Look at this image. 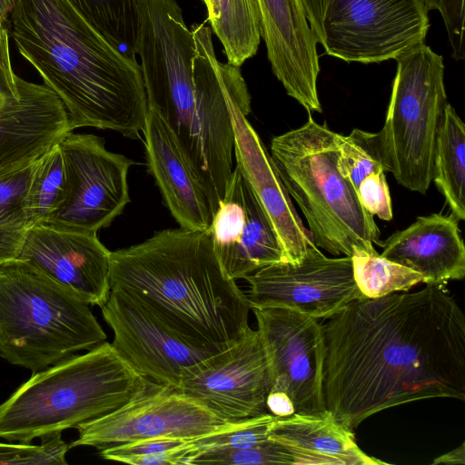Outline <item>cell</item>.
Wrapping results in <instances>:
<instances>
[{"mask_svg":"<svg viewBox=\"0 0 465 465\" xmlns=\"http://www.w3.org/2000/svg\"><path fill=\"white\" fill-rule=\"evenodd\" d=\"M202 1H203V2H204L205 0H202Z\"/></svg>","mask_w":465,"mask_h":465,"instance_id":"obj_41","label":"cell"},{"mask_svg":"<svg viewBox=\"0 0 465 465\" xmlns=\"http://www.w3.org/2000/svg\"><path fill=\"white\" fill-rule=\"evenodd\" d=\"M340 134L309 114L301 127L272 138L271 156L288 194L305 216L313 243L332 255L381 246L373 216L338 169Z\"/></svg>","mask_w":465,"mask_h":465,"instance_id":"obj_5","label":"cell"},{"mask_svg":"<svg viewBox=\"0 0 465 465\" xmlns=\"http://www.w3.org/2000/svg\"><path fill=\"white\" fill-rule=\"evenodd\" d=\"M274 419L275 416L266 413L232 422L223 430L190 440L198 453L209 450L252 447L269 440L270 426Z\"/></svg>","mask_w":465,"mask_h":465,"instance_id":"obj_30","label":"cell"},{"mask_svg":"<svg viewBox=\"0 0 465 465\" xmlns=\"http://www.w3.org/2000/svg\"><path fill=\"white\" fill-rule=\"evenodd\" d=\"M16 259L89 305L101 307L109 296L111 252L96 232L35 223L25 231Z\"/></svg>","mask_w":465,"mask_h":465,"instance_id":"obj_17","label":"cell"},{"mask_svg":"<svg viewBox=\"0 0 465 465\" xmlns=\"http://www.w3.org/2000/svg\"><path fill=\"white\" fill-rule=\"evenodd\" d=\"M109 282L200 350L221 352L250 327L247 295L225 272L207 230L166 229L111 252Z\"/></svg>","mask_w":465,"mask_h":465,"instance_id":"obj_3","label":"cell"},{"mask_svg":"<svg viewBox=\"0 0 465 465\" xmlns=\"http://www.w3.org/2000/svg\"><path fill=\"white\" fill-rule=\"evenodd\" d=\"M177 389L150 381L146 391L120 409L79 424L69 448L98 450L137 440L171 437L193 440L230 426Z\"/></svg>","mask_w":465,"mask_h":465,"instance_id":"obj_13","label":"cell"},{"mask_svg":"<svg viewBox=\"0 0 465 465\" xmlns=\"http://www.w3.org/2000/svg\"><path fill=\"white\" fill-rule=\"evenodd\" d=\"M357 194L361 205L372 216L384 221L392 219L391 199L384 171L365 177L358 186Z\"/></svg>","mask_w":465,"mask_h":465,"instance_id":"obj_35","label":"cell"},{"mask_svg":"<svg viewBox=\"0 0 465 465\" xmlns=\"http://www.w3.org/2000/svg\"><path fill=\"white\" fill-rule=\"evenodd\" d=\"M293 465V458L279 442L272 440L244 449L209 450L199 452L191 465Z\"/></svg>","mask_w":465,"mask_h":465,"instance_id":"obj_31","label":"cell"},{"mask_svg":"<svg viewBox=\"0 0 465 465\" xmlns=\"http://www.w3.org/2000/svg\"><path fill=\"white\" fill-rule=\"evenodd\" d=\"M27 229L0 226V263L15 259Z\"/></svg>","mask_w":465,"mask_h":465,"instance_id":"obj_37","label":"cell"},{"mask_svg":"<svg viewBox=\"0 0 465 465\" xmlns=\"http://www.w3.org/2000/svg\"><path fill=\"white\" fill-rule=\"evenodd\" d=\"M452 214L419 216L382 243L381 256L421 274L426 284L446 285L465 276V247Z\"/></svg>","mask_w":465,"mask_h":465,"instance_id":"obj_22","label":"cell"},{"mask_svg":"<svg viewBox=\"0 0 465 465\" xmlns=\"http://www.w3.org/2000/svg\"><path fill=\"white\" fill-rule=\"evenodd\" d=\"M101 310L114 332L113 346L153 382L177 389L196 366L216 354L192 346L121 291L110 290Z\"/></svg>","mask_w":465,"mask_h":465,"instance_id":"obj_16","label":"cell"},{"mask_svg":"<svg viewBox=\"0 0 465 465\" xmlns=\"http://www.w3.org/2000/svg\"><path fill=\"white\" fill-rule=\"evenodd\" d=\"M65 190L66 174L58 143L35 163L26 199L31 226L46 223L55 213L64 199Z\"/></svg>","mask_w":465,"mask_h":465,"instance_id":"obj_28","label":"cell"},{"mask_svg":"<svg viewBox=\"0 0 465 465\" xmlns=\"http://www.w3.org/2000/svg\"><path fill=\"white\" fill-rule=\"evenodd\" d=\"M272 380L258 330L196 366L177 390L220 419L235 422L268 412Z\"/></svg>","mask_w":465,"mask_h":465,"instance_id":"obj_15","label":"cell"},{"mask_svg":"<svg viewBox=\"0 0 465 465\" xmlns=\"http://www.w3.org/2000/svg\"><path fill=\"white\" fill-rule=\"evenodd\" d=\"M192 32L193 81L148 108L173 132L206 191L213 216L233 170L232 112L238 104L251 106V95L240 67L217 59L210 26L194 25Z\"/></svg>","mask_w":465,"mask_h":465,"instance_id":"obj_6","label":"cell"},{"mask_svg":"<svg viewBox=\"0 0 465 465\" xmlns=\"http://www.w3.org/2000/svg\"><path fill=\"white\" fill-rule=\"evenodd\" d=\"M144 138L148 172L180 228L206 231L212 212L206 191L163 119L148 108Z\"/></svg>","mask_w":465,"mask_h":465,"instance_id":"obj_21","label":"cell"},{"mask_svg":"<svg viewBox=\"0 0 465 465\" xmlns=\"http://www.w3.org/2000/svg\"><path fill=\"white\" fill-rule=\"evenodd\" d=\"M250 112L251 106L242 104L234 106L232 112L236 166L271 221L284 261L298 262L313 242L283 186L271 154L247 120Z\"/></svg>","mask_w":465,"mask_h":465,"instance_id":"obj_20","label":"cell"},{"mask_svg":"<svg viewBox=\"0 0 465 465\" xmlns=\"http://www.w3.org/2000/svg\"><path fill=\"white\" fill-rule=\"evenodd\" d=\"M432 181L444 196L451 214L465 219V126L448 103L440 124Z\"/></svg>","mask_w":465,"mask_h":465,"instance_id":"obj_24","label":"cell"},{"mask_svg":"<svg viewBox=\"0 0 465 465\" xmlns=\"http://www.w3.org/2000/svg\"><path fill=\"white\" fill-rule=\"evenodd\" d=\"M207 231L223 268L234 281L284 261L273 226L237 166Z\"/></svg>","mask_w":465,"mask_h":465,"instance_id":"obj_18","label":"cell"},{"mask_svg":"<svg viewBox=\"0 0 465 465\" xmlns=\"http://www.w3.org/2000/svg\"><path fill=\"white\" fill-rule=\"evenodd\" d=\"M354 281L366 298L407 292L423 282L420 273L381 256L375 248H354L351 256Z\"/></svg>","mask_w":465,"mask_h":465,"instance_id":"obj_27","label":"cell"},{"mask_svg":"<svg viewBox=\"0 0 465 465\" xmlns=\"http://www.w3.org/2000/svg\"><path fill=\"white\" fill-rule=\"evenodd\" d=\"M429 12L438 10L442 16L455 60L464 59V0H421Z\"/></svg>","mask_w":465,"mask_h":465,"instance_id":"obj_36","label":"cell"},{"mask_svg":"<svg viewBox=\"0 0 465 465\" xmlns=\"http://www.w3.org/2000/svg\"><path fill=\"white\" fill-rule=\"evenodd\" d=\"M204 4L227 62L240 67L257 53L262 38L256 1L205 0Z\"/></svg>","mask_w":465,"mask_h":465,"instance_id":"obj_25","label":"cell"},{"mask_svg":"<svg viewBox=\"0 0 465 465\" xmlns=\"http://www.w3.org/2000/svg\"><path fill=\"white\" fill-rule=\"evenodd\" d=\"M464 465L465 464V444L462 442L460 446L444 453L433 460L432 465Z\"/></svg>","mask_w":465,"mask_h":465,"instance_id":"obj_39","label":"cell"},{"mask_svg":"<svg viewBox=\"0 0 465 465\" xmlns=\"http://www.w3.org/2000/svg\"><path fill=\"white\" fill-rule=\"evenodd\" d=\"M247 298L253 308H285L328 319L364 296L351 258H330L312 242L298 262L281 261L248 275Z\"/></svg>","mask_w":465,"mask_h":465,"instance_id":"obj_12","label":"cell"},{"mask_svg":"<svg viewBox=\"0 0 465 465\" xmlns=\"http://www.w3.org/2000/svg\"><path fill=\"white\" fill-rule=\"evenodd\" d=\"M338 169L356 192L365 177L384 171L376 134L356 128L340 134Z\"/></svg>","mask_w":465,"mask_h":465,"instance_id":"obj_29","label":"cell"},{"mask_svg":"<svg viewBox=\"0 0 465 465\" xmlns=\"http://www.w3.org/2000/svg\"><path fill=\"white\" fill-rule=\"evenodd\" d=\"M9 40V19H0V176L34 163L73 132L59 97L15 72Z\"/></svg>","mask_w":465,"mask_h":465,"instance_id":"obj_11","label":"cell"},{"mask_svg":"<svg viewBox=\"0 0 465 465\" xmlns=\"http://www.w3.org/2000/svg\"><path fill=\"white\" fill-rule=\"evenodd\" d=\"M322 329L324 406L347 429L416 401H465V316L445 285L363 297Z\"/></svg>","mask_w":465,"mask_h":465,"instance_id":"obj_1","label":"cell"},{"mask_svg":"<svg viewBox=\"0 0 465 465\" xmlns=\"http://www.w3.org/2000/svg\"><path fill=\"white\" fill-rule=\"evenodd\" d=\"M14 0H0V19H8Z\"/></svg>","mask_w":465,"mask_h":465,"instance_id":"obj_40","label":"cell"},{"mask_svg":"<svg viewBox=\"0 0 465 465\" xmlns=\"http://www.w3.org/2000/svg\"><path fill=\"white\" fill-rule=\"evenodd\" d=\"M110 44L136 60V0H68Z\"/></svg>","mask_w":465,"mask_h":465,"instance_id":"obj_26","label":"cell"},{"mask_svg":"<svg viewBox=\"0 0 465 465\" xmlns=\"http://www.w3.org/2000/svg\"><path fill=\"white\" fill-rule=\"evenodd\" d=\"M9 35L63 103L71 130L143 134L148 104L140 65L100 35L68 0H14Z\"/></svg>","mask_w":465,"mask_h":465,"instance_id":"obj_2","label":"cell"},{"mask_svg":"<svg viewBox=\"0 0 465 465\" xmlns=\"http://www.w3.org/2000/svg\"><path fill=\"white\" fill-rule=\"evenodd\" d=\"M107 336L89 304L18 259L0 263V356L36 372Z\"/></svg>","mask_w":465,"mask_h":465,"instance_id":"obj_7","label":"cell"},{"mask_svg":"<svg viewBox=\"0 0 465 465\" xmlns=\"http://www.w3.org/2000/svg\"><path fill=\"white\" fill-rule=\"evenodd\" d=\"M35 162L0 176V226H31L26 199Z\"/></svg>","mask_w":465,"mask_h":465,"instance_id":"obj_32","label":"cell"},{"mask_svg":"<svg viewBox=\"0 0 465 465\" xmlns=\"http://www.w3.org/2000/svg\"><path fill=\"white\" fill-rule=\"evenodd\" d=\"M395 60L384 125L375 134L384 171L406 189L424 194L432 182L436 141L448 104L443 57L421 42Z\"/></svg>","mask_w":465,"mask_h":465,"instance_id":"obj_8","label":"cell"},{"mask_svg":"<svg viewBox=\"0 0 465 465\" xmlns=\"http://www.w3.org/2000/svg\"><path fill=\"white\" fill-rule=\"evenodd\" d=\"M40 445L0 442V465H66L67 444L61 432L41 438Z\"/></svg>","mask_w":465,"mask_h":465,"instance_id":"obj_33","label":"cell"},{"mask_svg":"<svg viewBox=\"0 0 465 465\" xmlns=\"http://www.w3.org/2000/svg\"><path fill=\"white\" fill-rule=\"evenodd\" d=\"M189 440L171 437H156L112 445L100 450L99 455L108 460L126 463L128 460L184 445Z\"/></svg>","mask_w":465,"mask_h":465,"instance_id":"obj_34","label":"cell"},{"mask_svg":"<svg viewBox=\"0 0 465 465\" xmlns=\"http://www.w3.org/2000/svg\"><path fill=\"white\" fill-rule=\"evenodd\" d=\"M65 174L64 199L44 223L96 232L108 227L130 202L128 172L134 162L106 149L94 134L68 133L59 143Z\"/></svg>","mask_w":465,"mask_h":465,"instance_id":"obj_10","label":"cell"},{"mask_svg":"<svg viewBox=\"0 0 465 465\" xmlns=\"http://www.w3.org/2000/svg\"><path fill=\"white\" fill-rule=\"evenodd\" d=\"M272 73L306 111L321 113L316 40L299 0H255Z\"/></svg>","mask_w":465,"mask_h":465,"instance_id":"obj_19","label":"cell"},{"mask_svg":"<svg viewBox=\"0 0 465 465\" xmlns=\"http://www.w3.org/2000/svg\"><path fill=\"white\" fill-rule=\"evenodd\" d=\"M266 407L269 413L279 418L295 413L292 400L285 393L279 391H269Z\"/></svg>","mask_w":465,"mask_h":465,"instance_id":"obj_38","label":"cell"},{"mask_svg":"<svg viewBox=\"0 0 465 465\" xmlns=\"http://www.w3.org/2000/svg\"><path fill=\"white\" fill-rule=\"evenodd\" d=\"M266 356L270 391L285 393L295 413L325 410L324 341L319 319L285 308H253Z\"/></svg>","mask_w":465,"mask_h":465,"instance_id":"obj_14","label":"cell"},{"mask_svg":"<svg viewBox=\"0 0 465 465\" xmlns=\"http://www.w3.org/2000/svg\"><path fill=\"white\" fill-rule=\"evenodd\" d=\"M150 381L104 341L34 372L0 405V439L29 443L76 428L136 399Z\"/></svg>","mask_w":465,"mask_h":465,"instance_id":"obj_4","label":"cell"},{"mask_svg":"<svg viewBox=\"0 0 465 465\" xmlns=\"http://www.w3.org/2000/svg\"><path fill=\"white\" fill-rule=\"evenodd\" d=\"M269 439L282 444L293 465H384L357 445L352 430L338 422L331 411L293 413L275 417Z\"/></svg>","mask_w":465,"mask_h":465,"instance_id":"obj_23","label":"cell"},{"mask_svg":"<svg viewBox=\"0 0 465 465\" xmlns=\"http://www.w3.org/2000/svg\"><path fill=\"white\" fill-rule=\"evenodd\" d=\"M325 53L346 62L381 63L424 42L421 0H299Z\"/></svg>","mask_w":465,"mask_h":465,"instance_id":"obj_9","label":"cell"}]
</instances>
